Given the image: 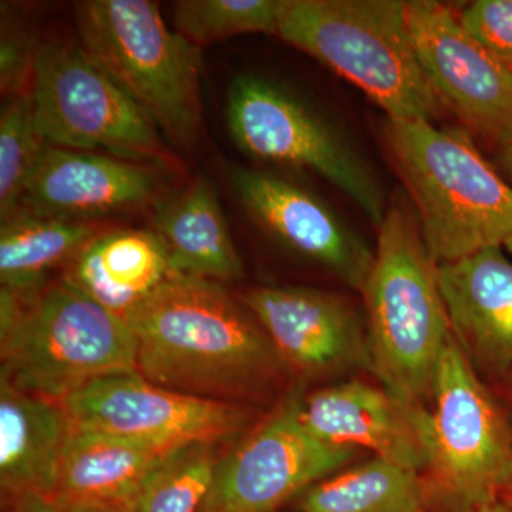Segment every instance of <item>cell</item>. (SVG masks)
<instances>
[{"mask_svg": "<svg viewBox=\"0 0 512 512\" xmlns=\"http://www.w3.org/2000/svg\"><path fill=\"white\" fill-rule=\"evenodd\" d=\"M74 424L62 402L25 392L0 376V488L3 504L55 491Z\"/></svg>", "mask_w": 512, "mask_h": 512, "instance_id": "18", "label": "cell"}, {"mask_svg": "<svg viewBox=\"0 0 512 512\" xmlns=\"http://www.w3.org/2000/svg\"><path fill=\"white\" fill-rule=\"evenodd\" d=\"M37 126L49 146L165 163L160 131L82 46L43 40L32 87Z\"/></svg>", "mask_w": 512, "mask_h": 512, "instance_id": "8", "label": "cell"}, {"mask_svg": "<svg viewBox=\"0 0 512 512\" xmlns=\"http://www.w3.org/2000/svg\"><path fill=\"white\" fill-rule=\"evenodd\" d=\"M32 94L8 99L0 116V221L18 214L30 178L46 147Z\"/></svg>", "mask_w": 512, "mask_h": 512, "instance_id": "26", "label": "cell"}, {"mask_svg": "<svg viewBox=\"0 0 512 512\" xmlns=\"http://www.w3.org/2000/svg\"><path fill=\"white\" fill-rule=\"evenodd\" d=\"M384 138L437 265L507 244L512 185L485 160L467 128L386 120Z\"/></svg>", "mask_w": 512, "mask_h": 512, "instance_id": "3", "label": "cell"}, {"mask_svg": "<svg viewBox=\"0 0 512 512\" xmlns=\"http://www.w3.org/2000/svg\"><path fill=\"white\" fill-rule=\"evenodd\" d=\"M241 299L293 375L316 379L369 369L366 328L342 296L302 286H256Z\"/></svg>", "mask_w": 512, "mask_h": 512, "instance_id": "13", "label": "cell"}, {"mask_svg": "<svg viewBox=\"0 0 512 512\" xmlns=\"http://www.w3.org/2000/svg\"><path fill=\"white\" fill-rule=\"evenodd\" d=\"M3 512H130V508L120 505L72 503L46 495L10 501L3 504Z\"/></svg>", "mask_w": 512, "mask_h": 512, "instance_id": "29", "label": "cell"}, {"mask_svg": "<svg viewBox=\"0 0 512 512\" xmlns=\"http://www.w3.org/2000/svg\"><path fill=\"white\" fill-rule=\"evenodd\" d=\"M62 403L80 429L110 431L170 447L228 439L241 433L252 417L242 404L174 392L138 372L103 377Z\"/></svg>", "mask_w": 512, "mask_h": 512, "instance_id": "12", "label": "cell"}, {"mask_svg": "<svg viewBox=\"0 0 512 512\" xmlns=\"http://www.w3.org/2000/svg\"><path fill=\"white\" fill-rule=\"evenodd\" d=\"M458 19L490 55L512 70V0H476Z\"/></svg>", "mask_w": 512, "mask_h": 512, "instance_id": "28", "label": "cell"}, {"mask_svg": "<svg viewBox=\"0 0 512 512\" xmlns=\"http://www.w3.org/2000/svg\"><path fill=\"white\" fill-rule=\"evenodd\" d=\"M0 348L2 377L57 402L103 377L137 372L127 320L66 279L30 298L2 288Z\"/></svg>", "mask_w": 512, "mask_h": 512, "instance_id": "4", "label": "cell"}, {"mask_svg": "<svg viewBox=\"0 0 512 512\" xmlns=\"http://www.w3.org/2000/svg\"><path fill=\"white\" fill-rule=\"evenodd\" d=\"M296 387L268 419L218 460L200 512H276L306 488L348 467L353 447L330 446L306 429Z\"/></svg>", "mask_w": 512, "mask_h": 512, "instance_id": "10", "label": "cell"}, {"mask_svg": "<svg viewBox=\"0 0 512 512\" xmlns=\"http://www.w3.org/2000/svg\"><path fill=\"white\" fill-rule=\"evenodd\" d=\"M160 177L146 164L106 154L47 146L20 211L83 221L144 207L160 195Z\"/></svg>", "mask_w": 512, "mask_h": 512, "instance_id": "16", "label": "cell"}, {"mask_svg": "<svg viewBox=\"0 0 512 512\" xmlns=\"http://www.w3.org/2000/svg\"><path fill=\"white\" fill-rule=\"evenodd\" d=\"M454 512H512L510 505L503 501H495V503L480 505V507L468 508V510Z\"/></svg>", "mask_w": 512, "mask_h": 512, "instance_id": "32", "label": "cell"}, {"mask_svg": "<svg viewBox=\"0 0 512 512\" xmlns=\"http://www.w3.org/2000/svg\"><path fill=\"white\" fill-rule=\"evenodd\" d=\"M500 500L503 501V503L510 505V507L512 508V480L510 481V484H508L507 487L504 488Z\"/></svg>", "mask_w": 512, "mask_h": 512, "instance_id": "33", "label": "cell"}, {"mask_svg": "<svg viewBox=\"0 0 512 512\" xmlns=\"http://www.w3.org/2000/svg\"><path fill=\"white\" fill-rule=\"evenodd\" d=\"M503 382L505 392V403L503 406L512 430V369L508 372V375L504 377Z\"/></svg>", "mask_w": 512, "mask_h": 512, "instance_id": "31", "label": "cell"}, {"mask_svg": "<svg viewBox=\"0 0 512 512\" xmlns=\"http://www.w3.org/2000/svg\"><path fill=\"white\" fill-rule=\"evenodd\" d=\"M429 406L423 471L429 512L500 501L512 480L510 421L453 333L440 356Z\"/></svg>", "mask_w": 512, "mask_h": 512, "instance_id": "7", "label": "cell"}, {"mask_svg": "<svg viewBox=\"0 0 512 512\" xmlns=\"http://www.w3.org/2000/svg\"><path fill=\"white\" fill-rule=\"evenodd\" d=\"M82 49L175 146L200 137L201 49L165 25L148 0L76 5Z\"/></svg>", "mask_w": 512, "mask_h": 512, "instance_id": "6", "label": "cell"}, {"mask_svg": "<svg viewBox=\"0 0 512 512\" xmlns=\"http://www.w3.org/2000/svg\"><path fill=\"white\" fill-rule=\"evenodd\" d=\"M414 52L444 109L467 130L500 146L512 137V70L461 25L450 6L406 2Z\"/></svg>", "mask_w": 512, "mask_h": 512, "instance_id": "11", "label": "cell"}, {"mask_svg": "<svg viewBox=\"0 0 512 512\" xmlns=\"http://www.w3.org/2000/svg\"><path fill=\"white\" fill-rule=\"evenodd\" d=\"M153 224L167 249L171 272L220 284L244 276L217 191L204 175L157 202Z\"/></svg>", "mask_w": 512, "mask_h": 512, "instance_id": "20", "label": "cell"}, {"mask_svg": "<svg viewBox=\"0 0 512 512\" xmlns=\"http://www.w3.org/2000/svg\"><path fill=\"white\" fill-rule=\"evenodd\" d=\"M278 36L366 94L387 120L433 121L431 89L402 0H284Z\"/></svg>", "mask_w": 512, "mask_h": 512, "instance_id": "5", "label": "cell"}, {"mask_svg": "<svg viewBox=\"0 0 512 512\" xmlns=\"http://www.w3.org/2000/svg\"><path fill=\"white\" fill-rule=\"evenodd\" d=\"M504 247L439 265L451 333L471 360L501 380L512 369V259Z\"/></svg>", "mask_w": 512, "mask_h": 512, "instance_id": "17", "label": "cell"}, {"mask_svg": "<svg viewBox=\"0 0 512 512\" xmlns=\"http://www.w3.org/2000/svg\"><path fill=\"white\" fill-rule=\"evenodd\" d=\"M232 187L252 218L295 254L315 262L362 292L375 249L325 202L284 178L255 170L232 171Z\"/></svg>", "mask_w": 512, "mask_h": 512, "instance_id": "14", "label": "cell"}, {"mask_svg": "<svg viewBox=\"0 0 512 512\" xmlns=\"http://www.w3.org/2000/svg\"><path fill=\"white\" fill-rule=\"evenodd\" d=\"M504 248L507 249L508 254L512 255V237L508 239L507 244L504 245Z\"/></svg>", "mask_w": 512, "mask_h": 512, "instance_id": "34", "label": "cell"}, {"mask_svg": "<svg viewBox=\"0 0 512 512\" xmlns=\"http://www.w3.org/2000/svg\"><path fill=\"white\" fill-rule=\"evenodd\" d=\"M497 164L512 181V137L497 147Z\"/></svg>", "mask_w": 512, "mask_h": 512, "instance_id": "30", "label": "cell"}, {"mask_svg": "<svg viewBox=\"0 0 512 512\" xmlns=\"http://www.w3.org/2000/svg\"><path fill=\"white\" fill-rule=\"evenodd\" d=\"M301 417L330 446L370 451L419 473L426 468L427 409L404 403L383 386L349 380L303 394Z\"/></svg>", "mask_w": 512, "mask_h": 512, "instance_id": "15", "label": "cell"}, {"mask_svg": "<svg viewBox=\"0 0 512 512\" xmlns=\"http://www.w3.org/2000/svg\"><path fill=\"white\" fill-rule=\"evenodd\" d=\"M170 272L167 249L156 232L119 229L87 242L64 279L126 319Z\"/></svg>", "mask_w": 512, "mask_h": 512, "instance_id": "21", "label": "cell"}, {"mask_svg": "<svg viewBox=\"0 0 512 512\" xmlns=\"http://www.w3.org/2000/svg\"><path fill=\"white\" fill-rule=\"evenodd\" d=\"M292 511L429 512V491L419 471L372 456L306 488Z\"/></svg>", "mask_w": 512, "mask_h": 512, "instance_id": "22", "label": "cell"}, {"mask_svg": "<svg viewBox=\"0 0 512 512\" xmlns=\"http://www.w3.org/2000/svg\"><path fill=\"white\" fill-rule=\"evenodd\" d=\"M228 127L239 150L254 160L318 174L355 202L377 228L386 197L375 174L328 121L281 86L261 77H235L228 92Z\"/></svg>", "mask_w": 512, "mask_h": 512, "instance_id": "9", "label": "cell"}, {"mask_svg": "<svg viewBox=\"0 0 512 512\" xmlns=\"http://www.w3.org/2000/svg\"><path fill=\"white\" fill-rule=\"evenodd\" d=\"M94 225L19 211L0 225V282L22 296L39 295L57 266L72 262L96 237Z\"/></svg>", "mask_w": 512, "mask_h": 512, "instance_id": "23", "label": "cell"}, {"mask_svg": "<svg viewBox=\"0 0 512 512\" xmlns=\"http://www.w3.org/2000/svg\"><path fill=\"white\" fill-rule=\"evenodd\" d=\"M175 448L74 426L52 495L72 503L131 508L141 485Z\"/></svg>", "mask_w": 512, "mask_h": 512, "instance_id": "19", "label": "cell"}, {"mask_svg": "<svg viewBox=\"0 0 512 512\" xmlns=\"http://www.w3.org/2000/svg\"><path fill=\"white\" fill-rule=\"evenodd\" d=\"M437 271L416 214L409 205L390 204L362 289L369 370L384 389L421 409L430 404L440 356L451 336Z\"/></svg>", "mask_w": 512, "mask_h": 512, "instance_id": "2", "label": "cell"}, {"mask_svg": "<svg viewBox=\"0 0 512 512\" xmlns=\"http://www.w3.org/2000/svg\"><path fill=\"white\" fill-rule=\"evenodd\" d=\"M40 40L18 20L2 18L0 37V90L3 97L22 96L30 92Z\"/></svg>", "mask_w": 512, "mask_h": 512, "instance_id": "27", "label": "cell"}, {"mask_svg": "<svg viewBox=\"0 0 512 512\" xmlns=\"http://www.w3.org/2000/svg\"><path fill=\"white\" fill-rule=\"evenodd\" d=\"M282 2L284 0H180L173 6L175 30L200 49L247 33L278 36Z\"/></svg>", "mask_w": 512, "mask_h": 512, "instance_id": "25", "label": "cell"}, {"mask_svg": "<svg viewBox=\"0 0 512 512\" xmlns=\"http://www.w3.org/2000/svg\"><path fill=\"white\" fill-rule=\"evenodd\" d=\"M215 443L175 448L141 485L130 512H200L217 468Z\"/></svg>", "mask_w": 512, "mask_h": 512, "instance_id": "24", "label": "cell"}, {"mask_svg": "<svg viewBox=\"0 0 512 512\" xmlns=\"http://www.w3.org/2000/svg\"><path fill=\"white\" fill-rule=\"evenodd\" d=\"M126 320L137 372L174 392L242 404L288 372L254 313L220 282L170 272Z\"/></svg>", "mask_w": 512, "mask_h": 512, "instance_id": "1", "label": "cell"}]
</instances>
